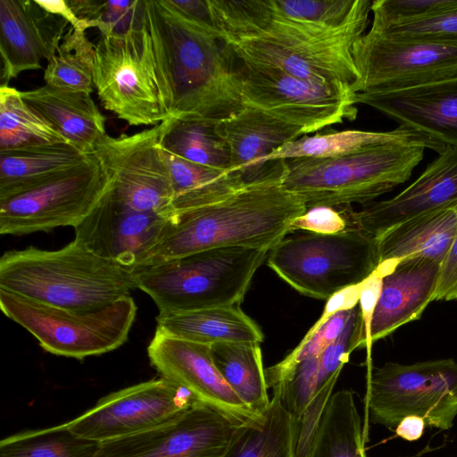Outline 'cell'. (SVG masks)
<instances>
[{"mask_svg":"<svg viewBox=\"0 0 457 457\" xmlns=\"http://www.w3.org/2000/svg\"><path fill=\"white\" fill-rule=\"evenodd\" d=\"M370 0H356L337 27L301 23L273 12L266 0H217L214 12L222 38L242 63L281 70L318 83L353 85L354 43L366 32Z\"/></svg>","mask_w":457,"mask_h":457,"instance_id":"6da1fadb","label":"cell"},{"mask_svg":"<svg viewBox=\"0 0 457 457\" xmlns=\"http://www.w3.org/2000/svg\"><path fill=\"white\" fill-rule=\"evenodd\" d=\"M146 26L170 118L220 121L245 104L242 62L217 32L176 13L165 0H145Z\"/></svg>","mask_w":457,"mask_h":457,"instance_id":"7a4b0ae2","label":"cell"},{"mask_svg":"<svg viewBox=\"0 0 457 457\" xmlns=\"http://www.w3.org/2000/svg\"><path fill=\"white\" fill-rule=\"evenodd\" d=\"M285 169L286 160L275 161L267 173L228 196L173 212L135 270L217 247L273 248L307 210L284 186Z\"/></svg>","mask_w":457,"mask_h":457,"instance_id":"3957f363","label":"cell"},{"mask_svg":"<svg viewBox=\"0 0 457 457\" xmlns=\"http://www.w3.org/2000/svg\"><path fill=\"white\" fill-rule=\"evenodd\" d=\"M135 288L132 270L75 240L58 250L29 246L0 258V289L54 307L99 310Z\"/></svg>","mask_w":457,"mask_h":457,"instance_id":"277c9868","label":"cell"},{"mask_svg":"<svg viewBox=\"0 0 457 457\" xmlns=\"http://www.w3.org/2000/svg\"><path fill=\"white\" fill-rule=\"evenodd\" d=\"M426 149L387 144L331 158L286 160L283 184L307 208L368 204L407 181Z\"/></svg>","mask_w":457,"mask_h":457,"instance_id":"5b68a950","label":"cell"},{"mask_svg":"<svg viewBox=\"0 0 457 457\" xmlns=\"http://www.w3.org/2000/svg\"><path fill=\"white\" fill-rule=\"evenodd\" d=\"M268 248L228 246L195 252L134 271L158 315L239 305Z\"/></svg>","mask_w":457,"mask_h":457,"instance_id":"8992f818","label":"cell"},{"mask_svg":"<svg viewBox=\"0 0 457 457\" xmlns=\"http://www.w3.org/2000/svg\"><path fill=\"white\" fill-rule=\"evenodd\" d=\"M266 262L297 292L328 300L376 270L377 242L352 226L337 234H287L270 250Z\"/></svg>","mask_w":457,"mask_h":457,"instance_id":"52a82bcc","label":"cell"},{"mask_svg":"<svg viewBox=\"0 0 457 457\" xmlns=\"http://www.w3.org/2000/svg\"><path fill=\"white\" fill-rule=\"evenodd\" d=\"M94 87L102 106L130 126L170 118L146 23L101 36L95 45Z\"/></svg>","mask_w":457,"mask_h":457,"instance_id":"ba28073f","label":"cell"},{"mask_svg":"<svg viewBox=\"0 0 457 457\" xmlns=\"http://www.w3.org/2000/svg\"><path fill=\"white\" fill-rule=\"evenodd\" d=\"M3 313L23 327L46 352L83 360L121 346L137 315L134 299L125 296L99 310L54 307L0 289Z\"/></svg>","mask_w":457,"mask_h":457,"instance_id":"9c48e42d","label":"cell"},{"mask_svg":"<svg viewBox=\"0 0 457 457\" xmlns=\"http://www.w3.org/2000/svg\"><path fill=\"white\" fill-rule=\"evenodd\" d=\"M367 408L373 423L394 431L411 415L431 428H452L457 417V361L385 363L368 377Z\"/></svg>","mask_w":457,"mask_h":457,"instance_id":"30bf717a","label":"cell"},{"mask_svg":"<svg viewBox=\"0 0 457 457\" xmlns=\"http://www.w3.org/2000/svg\"><path fill=\"white\" fill-rule=\"evenodd\" d=\"M112 180L92 154L85 162L27 190L0 199V233L23 236L75 227L92 211Z\"/></svg>","mask_w":457,"mask_h":457,"instance_id":"8fae6325","label":"cell"},{"mask_svg":"<svg viewBox=\"0 0 457 457\" xmlns=\"http://www.w3.org/2000/svg\"><path fill=\"white\" fill-rule=\"evenodd\" d=\"M242 71L244 104L300 129L303 135L357 117L351 85L318 83L276 68L244 63Z\"/></svg>","mask_w":457,"mask_h":457,"instance_id":"7c38bea8","label":"cell"},{"mask_svg":"<svg viewBox=\"0 0 457 457\" xmlns=\"http://www.w3.org/2000/svg\"><path fill=\"white\" fill-rule=\"evenodd\" d=\"M167 120L151 129L113 137L104 136L93 154L109 175L111 195L143 212L170 217L173 189L161 140Z\"/></svg>","mask_w":457,"mask_h":457,"instance_id":"4fadbf2b","label":"cell"},{"mask_svg":"<svg viewBox=\"0 0 457 457\" xmlns=\"http://www.w3.org/2000/svg\"><path fill=\"white\" fill-rule=\"evenodd\" d=\"M354 93L409 87L457 75V44L365 32L353 45Z\"/></svg>","mask_w":457,"mask_h":457,"instance_id":"5bb4252c","label":"cell"},{"mask_svg":"<svg viewBox=\"0 0 457 457\" xmlns=\"http://www.w3.org/2000/svg\"><path fill=\"white\" fill-rule=\"evenodd\" d=\"M197 401L187 389L161 377L113 392L66 423L74 434L101 444L167 424Z\"/></svg>","mask_w":457,"mask_h":457,"instance_id":"9a60e30c","label":"cell"},{"mask_svg":"<svg viewBox=\"0 0 457 457\" xmlns=\"http://www.w3.org/2000/svg\"><path fill=\"white\" fill-rule=\"evenodd\" d=\"M362 347L364 328L357 305L343 333L320 354L296 363L267 382L268 388L280 396L296 424L295 457L306 449L350 354Z\"/></svg>","mask_w":457,"mask_h":457,"instance_id":"2e32d148","label":"cell"},{"mask_svg":"<svg viewBox=\"0 0 457 457\" xmlns=\"http://www.w3.org/2000/svg\"><path fill=\"white\" fill-rule=\"evenodd\" d=\"M245 427L197 401L167 424L99 444L95 457H227Z\"/></svg>","mask_w":457,"mask_h":457,"instance_id":"e0dca14e","label":"cell"},{"mask_svg":"<svg viewBox=\"0 0 457 457\" xmlns=\"http://www.w3.org/2000/svg\"><path fill=\"white\" fill-rule=\"evenodd\" d=\"M147 354L162 378L187 389L198 401L232 420L251 426L263 420L264 415L247 406L223 378L213 361L210 345L155 329Z\"/></svg>","mask_w":457,"mask_h":457,"instance_id":"ac0fdd59","label":"cell"},{"mask_svg":"<svg viewBox=\"0 0 457 457\" xmlns=\"http://www.w3.org/2000/svg\"><path fill=\"white\" fill-rule=\"evenodd\" d=\"M110 188L74 227V240L134 272L157 242L169 217L133 210L114 199Z\"/></svg>","mask_w":457,"mask_h":457,"instance_id":"d6986e66","label":"cell"},{"mask_svg":"<svg viewBox=\"0 0 457 457\" xmlns=\"http://www.w3.org/2000/svg\"><path fill=\"white\" fill-rule=\"evenodd\" d=\"M424 171L394 197L343 206L350 226L377 238L395 225L457 200V146L446 145Z\"/></svg>","mask_w":457,"mask_h":457,"instance_id":"ffe728a7","label":"cell"},{"mask_svg":"<svg viewBox=\"0 0 457 457\" xmlns=\"http://www.w3.org/2000/svg\"><path fill=\"white\" fill-rule=\"evenodd\" d=\"M69 22L35 0L0 1V86L20 73L42 68L62 42Z\"/></svg>","mask_w":457,"mask_h":457,"instance_id":"44dd1931","label":"cell"},{"mask_svg":"<svg viewBox=\"0 0 457 457\" xmlns=\"http://www.w3.org/2000/svg\"><path fill=\"white\" fill-rule=\"evenodd\" d=\"M353 100L445 145L457 146V75L404 88L355 93Z\"/></svg>","mask_w":457,"mask_h":457,"instance_id":"7402d4cb","label":"cell"},{"mask_svg":"<svg viewBox=\"0 0 457 457\" xmlns=\"http://www.w3.org/2000/svg\"><path fill=\"white\" fill-rule=\"evenodd\" d=\"M441 264L424 257L395 261L382 279L367 342L368 358L374 342L420 319L433 302Z\"/></svg>","mask_w":457,"mask_h":457,"instance_id":"603a6c76","label":"cell"},{"mask_svg":"<svg viewBox=\"0 0 457 457\" xmlns=\"http://www.w3.org/2000/svg\"><path fill=\"white\" fill-rule=\"evenodd\" d=\"M217 129L231 153V171L245 185L272 167L265 158L278 147L304 136L302 130L257 108L245 105L235 115L218 121Z\"/></svg>","mask_w":457,"mask_h":457,"instance_id":"cb8c5ba5","label":"cell"},{"mask_svg":"<svg viewBox=\"0 0 457 457\" xmlns=\"http://www.w3.org/2000/svg\"><path fill=\"white\" fill-rule=\"evenodd\" d=\"M22 99L69 143L93 154L106 135L105 117L89 93L45 85L21 91Z\"/></svg>","mask_w":457,"mask_h":457,"instance_id":"d4e9b609","label":"cell"},{"mask_svg":"<svg viewBox=\"0 0 457 457\" xmlns=\"http://www.w3.org/2000/svg\"><path fill=\"white\" fill-rule=\"evenodd\" d=\"M457 230V200L402 221L378 237V263L424 257L442 263Z\"/></svg>","mask_w":457,"mask_h":457,"instance_id":"484cf974","label":"cell"},{"mask_svg":"<svg viewBox=\"0 0 457 457\" xmlns=\"http://www.w3.org/2000/svg\"><path fill=\"white\" fill-rule=\"evenodd\" d=\"M387 144L418 145L439 154L446 145L413 128L400 125L385 131L328 130L302 136L273 151L264 162L298 158H331Z\"/></svg>","mask_w":457,"mask_h":457,"instance_id":"4316f807","label":"cell"},{"mask_svg":"<svg viewBox=\"0 0 457 457\" xmlns=\"http://www.w3.org/2000/svg\"><path fill=\"white\" fill-rule=\"evenodd\" d=\"M156 322V329L167 335L207 345L263 340L261 328L239 305L157 315Z\"/></svg>","mask_w":457,"mask_h":457,"instance_id":"83f0119b","label":"cell"},{"mask_svg":"<svg viewBox=\"0 0 457 457\" xmlns=\"http://www.w3.org/2000/svg\"><path fill=\"white\" fill-rule=\"evenodd\" d=\"M91 155L69 142L0 151V199L74 168Z\"/></svg>","mask_w":457,"mask_h":457,"instance_id":"f1b7e54d","label":"cell"},{"mask_svg":"<svg viewBox=\"0 0 457 457\" xmlns=\"http://www.w3.org/2000/svg\"><path fill=\"white\" fill-rule=\"evenodd\" d=\"M364 432L353 394L333 393L300 457H367Z\"/></svg>","mask_w":457,"mask_h":457,"instance_id":"f546056e","label":"cell"},{"mask_svg":"<svg viewBox=\"0 0 457 457\" xmlns=\"http://www.w3.org/2000/svg\"><path fill=\"white\" fill-rule=\"evenodd\" d=\"M210 348L216 367L236 395L255 412L264 415L270 398L260 344L223 342Z\"/></svg>","mask_w":457,"mask_h":457,"instance_id":"4dcf8cb0","label":"cell"},{"mask_svg":"<svg viewBox=\"0 0 457 457\" xmlns=\"http://www.w3.org/2000/svg\"><path fill=\"white\" fill-rule=\"evenodd\" d=\"M162 150L173 189V212L213 204L244 186L235 172L209 168Z\"/></svg>","mask_w":457,"mask_h":457,"instance_id":"1f68e13d","label":"cell"},{"mask_svg":"<svg viewBox=\"0 0 457 457\" xmlns=\"http://www.w3.org/2000/svg\"><path fill=\"white\" fill-rule=\"evenodd\" d=\"M217 122L170 118L162 137L161 147L195 163L231 171V153L218 131Z\"/></svg>","mask_w":457,"mask_h":457,"instance_id":"d6a6232c","label":"cell"},{"mask_svg":"<svg viewBox=\"0 0 457 457\" xmlns=\"http://www.w3.org/2000/svg\"><path fill=\"white\" fill-rule=\"evenodd\" d=\"M296 424L277 393L263 420L245 427L227 457H295Z\"/></svg>","mask_w":457,"mask_h":457,"instance_id":"836d02e7","label":"cell"},{"mask_svg":"<svg viewBox=\"0 0 457 457\" xmlns=\"http://www.w3.org/2000/svg\"><path fill=\"white\" fill-rule=\"evenodd\" d=\"M68 142L21 97V91L0 86V151Z\"/></svg>","mask_w":457,"mask_h":457,"instance_id":"e575fe53","label":"cell"},{"mask_svg":"<svg viewBox=\"0 0 457 457\" xmlns=\"http://www.w3.org/2000/svg\"><path fill=\"white\" fill-rule=\"evenodd\" d=\"M94 66L95 45L85 30L70 27L47 61L44 80L54 87L91 94L95 87Z\"/></svg>","mask_w":457,"mask_h":457,"instance_id":"d590c367","label":"cell"},{"mask_svg":"<svg viewBox=\"0 0 457 457\" xmlns=\"http://www.w3.org/2000/svg\"><path fill=\"white\" fill-rule=\"evenodd\" d=\"M99 444L74 434L62 423L21 432L0 442V457H95Z\"/></svg>","mask_w":457,"mask_h":457,"instance_id":"8d00e7d4","label":"cell"},{"mask_svg":"<svg viewBox=\"0 0 457 457\" xmlns=\"http://www.w3.org/2000/svg\"><path fill=\"white\" fill-rule=\"evenodd\" d=\"M70 6L101 36L123 34L146 23L145 0H67Z\"/></svg>","mask_w":457,"mask_h":457,"instance_id":"74e56055","label":"cell"},{"mask_svg":"<svg viewBox=\"0 0 457 457\" xmlns=\"http://www.w3.org/2000/svg\"><path fill=\"white\" fill-rule=\"evenodd\" d=\"M275 13L301 23L337 27L350 16L356 0H266Z\"/></svg>","mask_w":457,"mask_h":457,"instance_id":"f35d334b","label":"cell"},{"mask_svg":"<svg viewBox=\"0 0 457 457\" xmlns=\"http://www.w3.org/2000/svg\"><path fill=\"white\" fill-rule=\"evenodd\" d=\"M356 307L338 312L318 328L309 329L302 341L282 361L265 370L266 383L288 370L296 363L320 354L343 333Z\"/></svg>","mask_w":457,"mask_h":457,"instance_id":"ab89813d","label":"cell"},{"mask_svg":"<svg viewBox=\"0 0 457 457\" xmlns=\"http://www.w3.org/2000/svg\"><path fill=\"white\" fill-rule=\"evenodd\" d=\"M457 5V0H375L370 28L407 24L435 16Z\"/></svg>","mask_w":457,"mask_h":457,"instance_id":"60d3db41","label":"cell"},{"mask_svg":"<svg viewBox=\"0 0 457 457\" xmlns=\"http://www.w3.org/2000/svg\"><path fill=\"white\" fill-rule=\"evenodd\" d=\"M369 30L393 37L457 44V5L424 20Z\"/></svg>","mask_w":457,"mask_h":457,"instance_id":"b9f144b4","label":"cell"},{"mask_svg":"<svg viewBox=\"0 0 457 457\" xmlns=\"http://www.w3.org/2000/svg\"><path fill=\"white\" fill-rule=\"evenodd\" d=\"M350 227L347 218L342 210L337 211L330 206H313L296 217L289 229L290 232L303 230L306 232L329 235L337 234Z\"/></svg>","mask_w":457,"mask_h":457,"instance_id":"7bdbcfd3","label":"cell"},{"mask_svg":"<svg viewBox=\"0 0 457 457\" xmlns=\"http://www.w3.org/2000/svg\"><path fill=\"white\" fill-rule=\"evenodd\" d=\"M180 17L207 30L220 34L216 28L210 0H165Z\"/></svg>","mask_w":457,"mask_h":457,"instance_id":"ee69618b","label":"cell"},{"mask_svg":"<svg viewBox=\"0 0 457 457\" xmlns=\"http://www.w3.org/2000/svg\"><path fill=\"white\" fill-rule=\"evenodd\" d=\"M457 300V230L450 249L441 263L434 301Z\"/></svg>","mask_w":457,"mask_h":457,"instance_id":"f6af8a7d","label":"cell"},{"mask_svg":"<svg viewBox=\"0 0 457 457\" xmlns=\"http://www.w3.org/2000/svg\"><path fill=\"white\" fill-rule=\"evenodd\" d=\"M361 283L347 287L329 297L320 319L311 328H318L325 323L333 314L355 308L359 304Z\"/></svg>","mask_w":457,"mask_h":457,"instance_id":"bcb514c9","label":"cell"},{"mask_svg":"<svg viewBox=\"0 0 457 457\" xmlns=\"http://www.w3.org/2000/svg\"><path fill=\"white\" fill-rule=\"evenodd\" d=\"M43 9L50 13L63 18L77 29L87 30L91 26L77 17L67 0H35Z\"/></svg>","mask_w":457,"mask_h":457,"instance_id":"7dc6e473","label":"cell"},{"mask_svg":"<svg viewBox=\"0 0 457 457\" xmlns=\"http://www.w3.org/2000/svg\"><path fill=\"white\" fill-rule=\"evenodd\" d=\"M426 426L424 419L411 415L403 418L395 428V432L399 437L413 442L423 436Z\"/></svg>","mask_w":457,"mask_h":457,"instance_id":"c3c4849f","label":"cell"}]
</instances>
